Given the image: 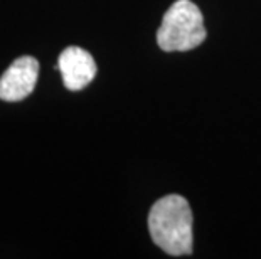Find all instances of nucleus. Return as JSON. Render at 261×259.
I'll return each instance as SVG.
<instances>
[{
  "label": "nucleus",
  "instance_id": "1",
  "mask_svg": "<svg viewBox=\"0 0 261 259\" xmlns=\"http://www.w3.org/2000/svg\"><path fill=\"white\" fill-rule=\"evenodd\" d=\"M194 217L182 195H165L150 209L148 231L153 242L170 256L192 254Z\"/></svg>",
  "mask_w": 261,
  "mask_h": 259
},
{
  "label": "nucleus",
  "instance_id": "3",
  "mask_svg": "<svg viewBox=\"0 0 261 259\" xmlns=\"http://www.w3.org/2000/svg\"><path fill=\"white\" fill-rule=\"evenodd\" d=\"M39 76V61L32 56L15 59L0 78V100L17 103L34 91Z\"/></svg>",
  "mask_w": 261,
  "mask_h": 259
},
{
  "label": "nucleus",
  "instance_id": "4",
  "mask_svg": "<svg viewBox=\"0 0 261 259\" xmlns=\"http://www.w3.org/2000/svg\"><path fill=\"white\" fill-rule=\"evenodd\" d=\"M63 84L69 91H81L94 79L98 73L96 63L88 51L81 47H66L58 59V66Z\"/></svg>",
  "mask_w": 261,
  "mask_h": 259
},
{
  "label": "nucleus",
  "instance_id": "2",
  "mask_svg": "<svg viewBox=\"0 0 261 259\" xmlns=\"http://www.w3.org/2000/svg\"><path fill=\"white\" fill-rule=\"evenodd\" d=\"M205 37L204 17L191 0H177L172 4L157 31V44L165 52L192 51L201 46Z\"/></svg>",
  "mask_w": 261,
  "mask_h": 259
}]
</instances>
